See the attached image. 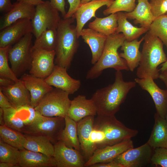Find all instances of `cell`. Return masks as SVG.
<instances>
[{"label":"cell","mask_w":167,"mask_h":167,"mask_svg":"<svg viewBox=\"0 0 167 167\" xmlns=\"http://www.w3.org/2000/svg\"><path fill=\"white\" fill-rule=\"evenodd\" d=\"M138 133V131L126 127L115 115H97L94 118L91 140L96 150L131 139Z\"/></svg>","instance_id":"obj_1"},{"label":"cell","mask_w":167,"mask_h":167,"mask_svg":"<svg viewBox=\"0 0 167 167\" xmlns=\"http://www.w3.org/2000/svg\"><path fill=\"white\" fill-rule=\"evenodd\" d=\"M136 84L135 81H125L121 71H116L114 82L97 89L92 95L91 99L96 106L97 115H115L130 91Z\"/></svg>","instance_id":"obj_2"},{"label":"cell","mask_w":167,"mask_h":167,"mask_svg":"<svg viewBox=\"0 0 167 167\" xmlns=\"http://www.w3.org/2000/svg\"><path fill=\"white\" fill-rule=\"evenodd\" d=\"M144 36L140 60L137 70L136 75L140 79L151 77L159 78L158 66L167 61L162 41L148 31Z\"/></svg>","instance_id":"obj_3"},{"label":"cell","mask_w":167,"mask_h":167,"mask_svg":"<svg viewBox=\"0 0 167 167\" xmlns=\"http://www.w3.org/2000/svg\"><path fill=\"white\" fill-rule=\"evenodd\" d=\"M125 40L122 33H116L107 36L100 58L88 71L86 79H96L103 70L108 68H113L116 71L129 70L126 61L120 57L118 52Z\"/></svg>","instance_id":"obj_4"},{"label":"cell","mask_w":167,"mask_h":167,"mask_svg":"<svg viewBox=\"0 0 167 167\" xmlns=\"http://www.w3.org/2000/svg\"><path fill=\"white\" fill-rule=\"evenodd\" d=\"M75 18L61 19L57 28V40L55 50L56 65L68 69L79 45Z\"/></svg>","instance_id":"obj_5"},{"label":"cell","mask_w":167,"mask_h":167,"mask_svg":"<svg viewBox=\"0 0 167 167\" xmlns=\"http://www.w3.org/2000/svg\"><path fill=\"white\" fill-rule=\"evenodd\" d=\"M65 125V118L46 117L37 112L35 119L31 123L24 127L22 133L45 136L54 145L60 140Z\"/></svg>","instance_id":"obj_6"},{"label":"cell","mask_w":167,"mask_h":167,"mask_svg":"<svg viewBox=\"0 0 167 167\" xmlns=\"http://www.w3.org/2000/svg\"><path fill=\"white\" fill-rule=\"evenodd\" d=\"M32 32H30L11 46L8 51V59L11 69L18 77L25 74L31 67L32 57Z\"/></svg>","instance_id":"obj_7"},{"label":"cell","mask_w":167,"mask_h":167,"mask_svg":"<svg viewBox=\"0 0 167 167\" xmlns=\"http://www.w3.org/2000/svg\"><path fill=\"white\" fill-rule=\"evenodd\" d=\"M69 95L60 89L53 88L44 96L34 109L45 116L65 118L71 102Z\"/></svg>","instance_id":"obj_8"},{"label":"cell","mask_w":167,"mask_h":167,"mask_svg":"<svg viewBox=\"0 0 167 167\" xmlns=\"http://www.w3.org/2000/svg\"><path fill=\"white\" fill-rule=\"evenodd\" d=\"M61 19L59 11L50 1H43L36 6L35 13L31 20L32 34L36 38L47 29H57Z\"/></svg>","instance_id":"obj_9"},{"label":"cell","mask_w":167,"mask_h":167,"mask_svg":"<svg viewBox=\"0 0 167 167\" xmlns=\"http://www.w3.org/2000/svg\"><path fill=\"white\" fill-rule=\"evenodd\" d=\"M153 149L147 142L124 152L113 160L123 167H142L151 163Z\"/></svg>","instance_id":"obj_10"},{"label":"cell","mask_w":167,"mask_h":167,"mask_svg":"<svg viewBox=\"0 0 167 167\" xmlns=\"http://www.w3.org/2000/svg\"><path fill=\"white\" fill-rule=\"evenodd\" d=\"M54 157L57 167H83L86 161L81 152L67 146L61 140L54 144Z\"/></svg>","instance_id":"obj_11"},{"label":"cell","mask_w":167,"mask_h":167,"mask_svg":"<svg viewBox=\"0 0 167 167\" xmlns=\"http://www.w3.org/2000/svg\"><path fill=\"white\" fill-rule=\"evenodd\" d=\"M32 49V60L29 73L35 76L45 79L54 70L55 65L54 63L55 51Z\"/></svg>","instance_id":"obj_12"},{"label":"cell","mask_w":167,"mask_h":167,"mask_svg":"<svg viewBox=\"0 0 167 167\" xmlns=\"http://www.w3.org/2000/svg\"><path fill=\"white\" fill-rule=\"evenodd\" d=\"M32 31L31 20L22 19L17 21L0 30V48L11 46Z\"/></svg>","instance_id":"obj_13"},{"label":"cell","mask_w":167,"mask_h":167,"mask_svg":"<svg viewBox=\"0 0 167 167\" xmlns=\"http://www.w3.org/2000/svg\"><path fill=\"white\" fill-rule=\"evenodd\" d=\"M135 81L151 95L154 103L156 113L165 118L167 113V89L160 88L151 77L135 78Z\"/></svg>","instance_id":"obj_14"},{"label":"cell","mask_w":167,"mask_h":167,"mask_svg":"<svg viewBox=\"0 0 167 167\" xmlns=\"http://www.w3.org/2000/svg\"><path fill=\"white\" fill-rule=\"evenodd\" d=\"M67 70L56 65L51 73L45 80L50 85L72 94L79 89L81 83L80 80L71 77L68 74Z\"/></svg>","instance_id":"obj_15"},{"label":"cell","mask_w":167,"mask_h":167,"mask_svg":"<svg viewBox=\"0 0 167 167\" xmlns=\"http://www.w3.org/2000/svg\"><path fill=\"white\" fill-rule=\"evenodd\" d=\"M133 148V142L131 139L112 145L96 149L92 156L86 162L84 167H90L95 164L113 161L124 152Z\"/></svg>","instance_id":"obj_16"},{"label":"cell","mask_w":167,"mask_h":167,"mask_svg":"<svg viewBox=\"0 0 167 167\" xmlns=\"http://www.w3.org/2000/svg\"><path fill=\"white\" fill-rule=\"evenodd\" d=\"M114 0H92L81 4L73 16L76 19V30L79 39L83 27L87 22L92 17H96V12L100 7L106 5L109 6Z\"/></svg>","instance_id":"obj_17"},{"label":"cell","mask_w":167,"mask_h":167,"mask_svg":"<svg viewBox=\"0 0 167 167\" xmlns=\"http://www.w3.org/2000/svg\"><path fill=\"white\" fill-rule=\"evenodd\" d=\"M95 116H89L77 122V134L80 152L86 162L92 156L95 149L91 140Z\"/></svg>","instance_id":"obj_18"},{"label":"cell","mask_w":167,"mask_h":167,"mask_svg":"<svg viewBox=\"0 0 167 167\" xmlns=\"http://www.w3.org/2000/svg\"><path fill=\"white\" fill-rule=\"evenodd\" d=\"M29 92L31 96L30 105L35 108L44 96L53 88L45 79L30 74H24L19 79Z\"/></svg>","instance_id":"obj_19"},{"label":"cell","mask_w":167,"mask_h":167,"mask_svg":"<svg viewBox=\"0 0 167 167\" xmlns=\"http://www.w3.org/2000/svg\"><path fill=\"white\" fill-rule=\"evenodd\" d=\"M36 6L28 2H17L13 3L11 9L1 17V30L17 21L22 19L32 20L34 16Z\"/></svg>","instance_id":"obj_20"},{"label":"cell","mask_w":167,"mask_h":167,"mask_svg":"<svg viewBox=\"0 0 167 167\" xmlns=\"http://www.w3.org/2000/svg\"><path fill=\"white\" fill-rule=\"evenodd\" d=\"M97 114L96 108L93 100L87 99L84 95H79L71 101L67 115L78 122L86 117Z\"/></svg>","instance_id":"obj_21"},{"label":"cell","mask_w":167,"mask_h":167,"mask_svg":"<svg viewBox=\"0 0 167 167\" xmlns=\"http://www.w3.org/2000/svg\"><path fill=\"white\" fill-rule=\"evenodd\" d=\"M0 89L13 107L30 105V93L21 80L8 87H0Z\"/></svg>","instance_id":"obj_22"},{"label":"cell","mask_w":167,"mask_h":167,"mask_svg":"<svg viewBox=\"0 0 167 167\" xmlns=\"http://www.w3.org/2000/svg\"><path fill=\"white\" fill-rule=\"evenodd\" d=\"M20 150L19 164L20 167H57L54 156L25 148Z\"/></svg>","instance_id":"obj_23"},{"label":"cell","mask_w":167,"mask_h":167,"mask_svg":"<svg viewBox=\"0 0 167 167\" xmlns=\"http://www.w3.org/2000/svg\"><path fill=\"white\" fill-rule=\"evenodd\" d=\"M80 36L90 48L92 54L91 62L94 65L102 54L107 36L89 28L83 29Z\"/></svg>","instance_id":"obj_24"},{"label":"cell","mask_w":167,"mask_h":167,"mask_svg":"<svg viewBox=\"0 0 167 167\" xmlns=\"http://www.w3.org/2000/svg\"><path fill=\"white\" fill-rule=\"evenodd\" d=\"M138 4L134 10L124 13L127 19H134L135 24L141 27L149 28L155 19L152 12L148 0H137Z\"/></svg>","instance_id":"obj_25"},{"label":"cell","mask_w":167,"mask_h":167,"mask_svg":"<svg viewBox=\"0 0 167 167\" xmlns=\"http://www.w3.org/2000/svg\"><path fill=\"white\" fill-rule=\"evenodd\" d=\"M144 40L143 36L139 41L138 39L131 41L125 40L121 46V49L123 52L119 53V55L126 61L131 71H134L139 65L141 57L139 48Z\"/></svg>","instance_id":"obj_26"},{"label":"cell","mask_w":167,"mask_h":167,"mask_svg":"<svg viewBox=\"0 0 167 167\" xmlns=\"http://www.w3.org/2000/svg\"><path fill=\"white\" fill-rule=\"evenodd\" d=\"M154 124L147 142L153 149L167 148V121L156 112L154 115Z\"/></svg>","instance_id":"obj_27"},{"label":"cell","mask_w":167,"mask_h":167,"mask_svg":"<svg viewBox=\"0 0 167 167\" xmlns=\"http://www.w3.org/2000/svg\"><path fill=\"white\" fill-rule=\"evenodd\" d=\"M26 140L24 148L40 152L49 156H54V145L47 137L41 135H31L24 134Z\"/></svg>","instance_id":"obj_28"},{"label":"cell","mask_w":167,"mask_h":167,"mask_svg":"<svg viewBox=\"0 0 167 167\" xmlns=\"http://www.w3.org/2000/svg\"><path fill=\"white\" fill-rule=\"evenodd\" d=\"M117 13L118 25L116 33H122L126 40L131 41L138 39L148 31L149 28L141 27H137L133 25L127 20L125 13L122 12Z\"/></svg>","instance_id":"obj_29"},{"label":"cell","mask_w":167,"mask_h":167,"mask_svg":"<svg viewBox=\"0 0 167 167\" xmlns=\"http://www.w3.org/2000/svg\"><path fill=\"white\" fill-rule=\"evenodd\" d=\"M117 13L112 14L104 18L96 17L89 23L88 28L107 36L116 33L118 27Z\"/></svg>","instance_id":"obj_30"},{"label":"cell","mask_w":167,"mask_h":167,"mask_svg":"<svg viewBox=\"0 0 167 167\" xmlns=\"http://www.w3.org/2000/svg\"><path fill=\"white\" fill-rule=\"evenodd\" d=\"M65 125L60 136V140L68 147L80 152V148L77 134V122L68 115L65 118Z\"/></svg>","instance_id":"obj_31"},{"label":"cell","mask_w":167,"mask_h":167,"mask_svg":"<svg viewBox=\"0 0 167 167\" xmlns=\"http://www.w3.org/2000/svg\"><path fill=\"white\" fill-rule=\"evenodd\" d=\"M0 139L19 150L24 148L26 138L24 134L5 125L0 126Z\"/></svg>","instance_id":"obj_32"},{"label":"cell","mask_w":167,"mask_h":167,"mask_svg":"<svg viewBox=\"0 0 167 167\" xmlns=\"http://www.w3.org/2000/svg\"><path fill=\"white\" fill-rule=\"evenodd\" d=\"M57 40V29H47L36 38L32 49L49 51H55Z\"/></svg>","instance_id":"obj_33"},{"label":"cell","mask_w":167,"mask_h":167,"mask_svg":"<svg viewBox=\"0 0 167 167\" xmlns=\"http://www.w3.org/2000/svg\"><path fill=\"white\" fill-rule=\"evenodd\" d=\"M148 31L158 38L167 49V15L166 14L155 18L151 24Z\"/></svg>","instance_id":"obj_34"},{"label":"cell","mask_w":167,"mask_h":167,"mask_svg":"<svg viewBox=\"0 0 167 167\" xmlns=\"http://www.w3.org/2000/svg\"><path fill=\"white\" fill-rule=\"evenodd\" d=\"M3 109L5 125L22 133L25 126L19 117L16 108L12 107Z\"/></svg>","instance_id":"obj_35"},{"label":"cell","mask_w":167,"mask_h":167,"mask_svg":"<svg viewBox=\"0 0 167 167\" xmlns=\"http://www.w3.org/2000/svg\"><path fill=\"white\" fill-rule=\"evenodd\" d=\"M20 155L19 149L0 139V162L19 164Z\"/></svg>","instance_id":"obj_36"},{"label":"cell","mask_w":167,"mask_h":167,"mask_svg":"<svg viewBox=\"0 0 167 167\" xmlns=\"http://www.w3.org/2000/svg\"><path fill=\"white\" fill-rule=\"evenodd\" d=\"M136 6L135 0H114L103 13L106 16L123 11L129 12L132 11Z\"/></svg>","instance_id":"obj_37"},{"label":"cell","mask_w":167,"mask_h":167,"mask_svg":"<svg viewBox=\"0 0 167 167\" xmlns=\"http://www.w3.org/2000/svg\"><path fill=\"white\" fill-rule=\"evenodd\" d=\"M11 46L0 48V76L10 79L16 83L20 80L15 75L8 63V51Z\"/></svg>","instance_id":"obj_38"},{"label":"cell","mask_w":167,"mask_h":167,"mask_svg":"<svg viewBox=\"0 0 167 167\" xmlns=\"http://www.w3.org/2000/svg\"><path fill=\"white\" fill-rule=\"evenodd\" d=\"M151 162L156 166L167 167V148L154 149Z\"/></svg>","instance_id":"obj_39"},{"label":"cell","mask_w":167,"mask_h":167,"mask_svg":"<svg viewBox=\"0 0 167 167\" xmlns=\"http://www.w3.org/2000/svg\"><path fill=\"white\" fill-rule=\"evenodd\" d=\"M149 3L155 18L167 13V0H150Z\"/></svg>","instance_id":"obj_40"},{"label":"cell","mask_w":167,"mask_h":167,"mask_svg":"<svg viewBox=\"0 0 167 167\" xmlns=\"http://www.w3.org/2000/svg\"><path fill=\"white\" fill-rule=\"evenodd\" d=\"M67 1L69 4V8L63 18L64 19L72 17L81 4V0H67Z\"/></svg>","instance_id":"obj_41"},{"label":"cell","mask_w":167,"mask_h":167,"mask_svg":"<svg viewBox=\"0 0 167 167\" xmlns=\"http://www.w3.org/2000/svg\"><path fill=\"white\" fill-rule=\"evenodd\" d=\"M49 1L52 6L60 12L63 18L66 13L65 8V0H50Z\"/></svg>","instance_id":"obj_42"},{"label":"cell","mask_w":167,"mask_h":167,"mask_svg":"<svg viewBox=\"0 0 167 167\" xmlns=\"http://www.w3.org/2000/svg\"><path fill=\"white\" fill-rule=\"evenodd\" d=\"M13 4L11 0H0V11L7 12L12 8Z\"/></svg>","instance_id":"obj_43"},{"label":"cell","mask_w":167,"mask_h":167,"mask_svg":"<svg viewBox=\"0 0 167 167\" xmlns=\"http://www.w3.org/2000/svg\"><path fill=\"white\" fill-rule=\"evenodd\" d=\"M90 167H123L121 164L114 160L104 163H96L91 165Z\"/></svg>","instance_id":"obj_44"},{"label":"cell","mask_w":167,"mask_h":167,"mask_svg":"<svg viewBox=\"0 0 167 167\" xmlns=\"http://www.w3.org/2000/svg\"><path fill=\"white\" fill-rule=\"evenodd\" d=\"M0 107L4 109L13 107L6 96L0 89Z\"/></svg>","instance_id":"obj_45"},{"label":"cell","mask_w":167,"mask_h":167,"mask_svg":"<svg viewBox=\"0 0 167 167\" xmlns=\"http://www.w3.org/2000/svg\"><path fill=\"white\" fill-rule=\"evenodd\" d=\"M15 82L12 79L7 78L0 76V87H7L14 84Z\"/></svg>","instance_id":"obj_46"},{"label":"cell","mask_w":167,"mask_h":167,"mask_svg":"<svg viewBox=\"0 0 167 167\" xmlns=\"http://www.w3.org/2000/svg\"><path fill=\"white\" fill-rule=\"evenodd\" d=\"M159 78L164 83L167 89V71L161 72Z\"/></svg>","instance_id":"obj_47"},{"label":"cell","mask_w":167,"mask_h":167,"mask_svg":"<svg viewBox=\"0 0 167 167\" xmlns=\"http://www.w3.org/2000/svg\"><path fill=\"white\" fill-rule=\"evenodd\" d=\"M19 164L0 162V167H20Z\"/></svg>","instance_id":"obj_48"},{"label":"cell","mask_w":167,"mask_h":167,"mask_svg":"<svg viewBox=\"0 0 167 167\" xmlns=\"http://www.w3.org/2000/svg\"><path fill=\"white\" fill-rule=\"evenodd\" d=\"M43 1L42 0H17V2H29L33 4L36 6Z\"/></svg>","instance_id":"obj_49"},{"label":"cell","mask_w":167,"mask_h":167,"mask_svg":"<svg viewBox=\"0 0 167 167\" xmlns=\"http://www.w3.org/2000/svg\"><path fill=\"white\" fill-rule=\"evenodd\" d=\"M0 124L1 125H4L3 117V111L2 108H0Z\"/></svg>","instance_id":"obj_50"},{"label":"cell","mask_w":167,"mask_h":167,"mask_svg":"<svg viewBox=\"0 0 167 167\" xmlns=\"http://www.w3.org/2000/svg\"><path fill=\"white\" fill-rule=\"evenodd\" d=\"M161 68L159 70L161 72L164 71H167V61L165 62L162 63L161 65Z\"/></svg>","instance_id":"obj_51"},{"label":"cell","mask_w":167,"mask_h":167,"mask_svg":"<svg viewBox=\"0 0 167 167\" xmlns=\"http://www.w3.org/2000/svg\"><path fill=\"white\" fill-rule=\"evenodd\" d=\"M92 0H81V3L84 4Z\"/></svg>","instance_id":"obj_52"},{"label":"cell","mask_w":167,"mask_h":167,"mask_svg":"<svg viewBox=\"0 0 167 167\" xmlns=\"http://www.w3.org/2000/svg\"><path fill=\"white\" fill-rule=\"evenodd\" d=\"M165 119H166V120L167 121V113L166 114V116H165Z\"/></svg>","instance_id":"obj_53"},{"label":"cell","mask_w":167,"mask_h":167,"mask_svg":"<svg viewBox=\"0 0 167 167\" xmlns=\"http://www.w3.org/2000/svg\"><path fill=\"white\" fill-rule=\"evenodd\" d=\"M166 15H167V13L166 14Z\"/></svg>","instance_id":"obj_54"}]
</instances>
